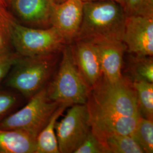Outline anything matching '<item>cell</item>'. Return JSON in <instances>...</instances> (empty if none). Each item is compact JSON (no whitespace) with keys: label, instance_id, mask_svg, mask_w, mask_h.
<instances>
[{"label":"cell","instance_id":"14","mask_svg":"<svg viewBox=\"0 0 153 153\" xmlns=\"http://www.w3.org/2000/svg\"><path fill=\"white\" fill-rule=\"evenodd\" d=\"M36 138L25 131L0 128V153H36Z\"/></svg>","mask_w":153,"mask_h":153},{"label":"cell","instance_id":"2","mask_svg":"<svg viewBox=\"0 0 153 153\" xmlns=\"http://www.w3.org/2000/svg\"><path fill=\"white\" fill-rule=\"evenodd\" d=\"M58 56L19 55L4 79L6 86L30 99L48 84L57 68Z\"/></svg>","mask_w":153,"mask_h":153},{"label":"cell","instance_id":"13","mask_svg":"<svg viewBox=\"0 0 153 153\" xmlns=\"http://www.w3.org/2000/svg\"><path fill=\"white\" fill-rule=\"evenodd\" d=\"M22 21L39 26L50 25L51 0H7Z\"/></svg>","mask_w":153,"mask_h":153},{"label":"cell","instance_id":"22","mask_svg":"<svg viewBox=\"0 0 153 153\" xmlns=\"http://www.w3.org/2000/svg\"><path fill=\"white\" fill-rule=\"evenodd\" d=\"M126 16L153 18V0H124Z\"/></svg>","mask_w":153,"mask_h":153},{"label":"cell","instance_id":"1","mask_svg":"<svg viewBox=\"0 0 153 153\" xmlns=\"http://www.w3.org/2000/svg\"><path fill=\"white\" fill-rule=\"evenodd\" d=\"M126 18L123 6L115 1L83 2L82 23L75 40L122 41Z\"/></svg>","mask_w":153,"mask_h":153},{"label":"cell","instance_id":"15","mask_svg":"<svg viewBox=\"0 0 153 153\" xmlns=\"http://www.w3.org/2000/svg\"><path fill=\"white\" fill-rule=\"evenodd\" d=\"M91 130L98 139L104 153H143L131 135Z\"/></svg>","mask_w":153,"mask_h":153},{"label":"cell","instance_id":"4","mask_svg":"<svg viewBox=\"0 0 153 153\" xmlns=\"http://www.w3.org/2000/svg\"><path fill=\"white\" fill-rule=\"evenodd\" d=\"M86 103L117 115L141 116L132 82L124 76L119 80L111 81L102 76L91 88Z\"/></svg>","mask_w":153,"mask_h":153},{"label":"cell","instance_id":"7","mask_svg":"<svg viewBox=\"0 0 153 153\" xmlns=\"http://www.w3.org/2000/svg\"><path fill=\"white\" fill-rule=\"evenodd\" d=\"M55 131L60 153H74L91 131L86 104L71 106L64 118L57 121Z\"/></svg>","mask_w":153,"mask_h":153},{"label":"cell","instance_id":"21","mask_svg":"<svg viewBox=\"0 0 153 153\" xmlns=\"http://www.w3.org/2000/svg\"><path fill=\"white\" fill-rule=\"evenodd\" d=\"M20 94L11 89H0V123L15 111L20 102Z\"/></svg>","mask_w":153,"mask_h":153},{"label":"cell","instance_id":"10","mask_svg":"<svg viewBox=\"0 0 153 153\" xmlns=\"http://www.w3.org/2000/svg\"><path fill=\"white\" fill-rule=\"evenodd\" d=\"M88 42L94 44L97 51L102 76L111 81L121 78L123 57L126 51L123 41L99 39Z\"/></svg>","mask_w":153,"mask_h":153},{"label":"cell","instance_id":"25","mask_svg":"<svg viewBox=\"0 0 153 153\" xmlns=\"http://www.w3.org/2000/svg\"><path fill=\"white\" fill-rule=\"evenodd\" d=\"M83 2H87V1H104V0H81ZM112 1H115L117 2H119V4H120L121 5H124V0H112Z\"/></svg>","mask_w":153,"mask_h":153},{"label":"cell","instance_id":"17","mask_svg":"<svg viewBox=\"0 0 153 153\" xmlns=\"http://www.w3.org/2000/svg\"><path fill=\"white\" fill-rule=\"evenodd\" d=\"M131 82L136 94L140 114L144 118L153 120V83L143 81Z\"/></svg>","mask_w":153,"mask_h":153},{"label":"cell","instance_id":"6","mask_svg":"<svg viewBox=\"0 0 153 153\" xmlns=\"http://www.w3.org/2000/svg\"><path fill=\"white\" fill-rule=\"evenodd\" d=\"M67 43L58 30L33 28L16 22L12 33V45L21 56H38L59 53Z\"/></svg>","mask_w":153,"mask_h":153},{"label":"cell","instance_id":"27","mask_svg":"<svg viewBox=\"0 0 153 153\" xmlns=\"http://www.w3.org/2000/svg\"><path fill=\"white\" fill-rule=\"evenodd\" d=\"M0 5L6 7V5H7L6 1V0H0Z\"/></svg>","mask_w":153,"mask_h":153},{"label":"cell","instance_id":"20","mask_svg":"<svg viewBox=\"0 0 153 153\" xmlns=\"http://www.w3.org/2000/svg\"><path fill=\"white\" fill-rule=\"evenodd\" d=\"M143 153L153 152V120L140 116L137 126L131 135Z\"/></svg>","mask_w":153,"mask_h":153},{"label":"cell","instance_id":"18","mask_svg":"<svg viewBox=\"0 0 153 153\" xmlns=\"http://www.w3.org/2000/svg\"><path fill=\"white\" fill-rule=\"evenodd\" d=\"M16 22L5 6L0 5V56L13 53L11 52L12 33Z\"/></svg>","mask_w":153,"mask_h":153},{"label":"cell","instance_id":"3","mask_svg":"<svg viewBox=\"0 0 153 153\" xmlns=\"http://www.w3.org/2000/svg\"><path fill=\"white\" fill-rule=\"evenodd\" d=\"M62 58L53 79L47 86L49 98L71 107L85 104L90 88L79 71L73 55L71 43L66 44L61 51Z\"/></svg>","mask_w":153,"mask_h":153},{"label":"cell","instance_id":"5","mask_svg":"<svg viewBox=\"0 0 153 153\" xmlns=\"http://www.w3.org/2000/svg\"><path fill=\"white\" fill-rule=\"evenodd\" d=\"M60 104L49 98L45 86L30 99L22 108L5 117L0 123V128L25 131L36 138Z\"/></svg>","mask_w":153,"mask_h":153},{"label":"cell","instance_id":"19","mask_svg":"<svg viewBox=\"0 0 153 153\" xmlns=\"http://www.w3.org/2000/svg\"><path fill=\"white\" fill-rule=\"evenodd\" d=\"M129 73L131 82L143 81L153 82V56L131 57L130 62Z\"/></svg>","mask_w":153,"mask_h":153},{"label":"cell","instance_id":"16","mask_svg":"<svg viewBox=\"0 0 153 153\" xmlns=\"http://www.w3.org/2000/svg\"><path fill=\"white\" fill-rule=\"evenodd\" d=\"M69 106L61 104L51 116L49 121L36 137V153H60L56 134V124L58 119Z\"/></svg>","mask_w":153,"mask_h":153},{"label":"cell","instance_id":"23","mask_svg":"<svg viewBox=\"0 0 153 153\" xmlns=\"http://www.w3.org/2000/svg\"><path fill=\"white\" fill-rule=\"evenodd\" d=\"M74 153H104L98 139L92 130Z\"/></svg>","mask_w":153,"mask_h":153},{"label":"cell","instance_id":"24","mask_svg":"<svg viewBox=\"0 0 153 153\" xmlns=\"http://www.w3.org/2000/svg\"><path fill=\"white\" fill-rule=\"evenodd\" d=\"M19 56L15 52L5 56H0V83L4 80Z\"/></svg>","mask_w":153,"mask_h":153},{"label":"cell","instance_id":"28","mask_svg":"<svg viewBox=\"0 0 153 153\" xmlns=\"http://www.w3.org/2000/svg\"><path fill=\"white\" fill-rule=\"evenodd\" d=\"M6 1H7V0H6Z\"/></svg>","mask_w":153,"mask_h":153},{"label":"cell","instance_id":"26","mask_svg":"<svg viewBox=\"0 0 153 153\" xmlns=\"http://www.w3.org/2000/svg\"><path fill=\"white\" fill-rule=\"evenodd\" d=\"M66 1H67V0H51V1H52L53 3L57 4H59L63 3V2H65Z\"/></svg>","mask_w":153,"mask_h":153},{"label":"cell","instance_id":"12","mask_svg":"<svg viewBox=\"0 0 153 153\" xmlns=\"http://www.w3.org/2000/svg\"><path fill=\"white\" fill-rule=\"evenodd\" d=\"M76 66L83 79L91 88L102 76L98 54L93 43L76 40L71 43Z\"/></svg>","mask_w":153,"mask_h":153},{"label":"cell","instance_id":"9","mask_svg":"<svg viewBox=\"0 0 153 153\" xmlns=\"http://www.w3.org/2000/svg\"><path fill=\"white\" fill-rule=\"evenodd\" d=\"M83 2L67 0L57 4L52 2L50 26L56 28L67 43L76 39L81 26Z\"/></svg>","mask_w":153,"mask_h":153},{"label":"cell","instance_id":"11","mask_svg":"<svg viewBox=\"0 0 153 153\" xmlns=\"http://www.w3.org/2000/svg\"><path fill=\"white\" fill-rule=\"evenodd\" d=\"M91 129L105 133L131 135L134 131L140 117H128L110 113L86 103Z\"/></svg>","mask_w":153,"mask_h":153},{"label":"cell","instance_id":"8","mask_svg":"<svg viewBox=\"0 0 153 153\" xmlns=\"http://www.w3.org/2000/svg\"><path fill=\"white\" fill-rule=\"evenodd\" d=\"M122 41L132 55L153 56V18L126 16Z\"/></svg>","mask_w":153,"mask_h":153}]
</instances>
